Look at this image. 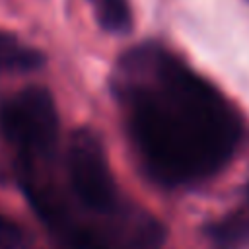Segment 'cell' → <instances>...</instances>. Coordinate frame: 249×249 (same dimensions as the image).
<instances>
[{"instance_id":"6da1fadb","label":"cell","mask_w":249,"mask_h":249,"mask_svg":"<svg viewBox=\"0 0 249 249\" xmlns=\"http://www.w3.org/2000/svg\"><path fill=\"white\" fill-rule=\"evenodd\" d=\"M123 74L132 138L158 181L189 185L228 165L241 123L208 80L158 47L132 51Z\"/></svg>"},{"instance_id":"52a82bcc","label":"cell","mask_w":249,"mask_h":249,"mask_svg":"<svg viewBox=\"0 0 249 249\" xmlns=\"http://www.w3.org/2000/svg\"><path fill=\"white\" fill-rule=\"evenodd\" d=\"M72 249H105L95 237L88 235V233H80L72 239Z\"/></svg>"},{"instance_id":"8992f818","label":"cell","mask_w":249,"mask_h":249,"mask_svg":"<svg viewBox=\"0 0 249 249\" xmlns=\"http://www.w3.org/2000/svg\"><path fill=\"white\" fill-rule=\"evenodd\" d=\"M208 235L216 249H237L245 235V218L241 214L228 216L210 226Z\"/></svg>"},{"instance_id":"3957f363","label":"cell","mask_w":249,"mask_h":249,"mask_svg":"<svg viewBox=\"0 0 249 249\" xmlns=\"http://www.w3.org/2000/svg\"><path fill=\"white\" fill-rule=\"evenodd\" d=\"M68 175L80 202L91 210H109L117 191L101 140L89 128L74 130L68 146Z\"/></svg>"},{"instance_id":"7a4b0ae2","label":"cell","mask_w":249,"mask_h":249,"mask_svg":"<svg viewBox=\"0 0 249 249\" xmlns=\"http://www.w3.org/2000/svg\"><path fill=\"white\" fill-rule=\"evenodd\" d=\"M0 128L23 156H49L58 136V115L53 95L29 86L0 105Z\"/></svg>"},{"instance_id":"277c9868","label":"cell","mask_w":249,"mask_h":249,"mask_svg":"<svg viewBox=\"0 0 249 249\" xmlns=\"http://www.w3.org/2000/svg\"><path fill=\"white\" fill-rule=\"evenodd\" d=\"M45 64V54L10 31H0V72H31Z\"/></svg>"},{"instance_id":"5b68a950","label":"cell","mask_w":249,"mask_h":249,"mask_svg":"<svg viewBox=\"0 0 249 249\" xmlns=\"http://www.w3.org/2000/svg\"><path fill=\"white\" fill-rule=\"evenodd\" d=\"M99 25L109 33H128L132 27V12L128 0H99Z\"/></svg>"}]
</instances>
